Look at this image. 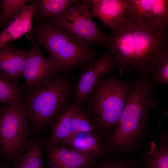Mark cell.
<instances>
[{
    "label": "cell",
    "instance_id": "obj_1",
    "mask_svg": "<svg viewBox=\"0 0 168 168\" xmlns=\"http://www.w3.org/2000/svg\"><path fill=\"white\" fill-rule=\"evenodd\" d=\"M168 44L167 29L154 19L136 22L124 16L108 35L105 46L114 57L119 76L135 72L148 77L156 59Z\"/></svg>",
    "mask_w": 168,
    "mask_h": 168
},
{
    "label": "cell",
    "instance_id": "obj_2",
    "mask_svg": "<svg viewBox=\"0 0 168 168\" xmlns=\"http://www.w3.org/2000/svg\"><path fill=\"white\" fill-rule=\"evenodd\" d=\"M76 89L71 76L59 73L45 85L23 90L21 103L28 117L31 136L41 134L60 112L72 105Z\"/></svg>",
    "mask_w": 168,
    "mask_h": 168
},
{
    "label": "cell",
    "instance_id": "obj_3",
    "mask_svg": "<svg viewBox=\"0 0 168 168\" xmlns=\"http://www.w3.org/2000/svg\"><path fill=\"white\" fill-rule=\"evenodd\" d=\"M118 75L113 71L100 77L81 106L103 139L118 123L133 85L132 78L121 80Z\"/></svg>",
    "mask_w": 168,
    "mask_h": 168
},
{
    "label": "cell",
    "instance_id": "obj_4",
    "mask_svg": "<svg viewBox=\"0 0 168 168\" xmlns=\"http://www.w3.org/2000/svg\"><path fill=\"white\" fill-rule=\"evenodd\" d=\"M132 79V88L109 139L111 148L126 147L134 143L146 127L151 110L158 105L153 96L158 86L151 78L137 74Z\"/></svg>",
    "mask_w": 168,
    "mask_h": 168
},
{
    "label": "cell",
    "instance_id": "obj_5",
    "mask_svg": "<svg viewBox=\"0 0 168 168\" xmlns=\"http://www.w3.org/2000/svg\"><path fill=\"white\" fill-rule=\"evenodd\" d=\"M33 39L43 46L55 63L60 73L76 68L82 70L96 60L100 53L66 31L52 26L49 20L34 19Z\"/></svg>",
    "mask_w": 168,
    "mask_h": 168
},
{
    "label": "cell",
    "instance_id": "obj_6",
    "mask_svg": "<svg viewBox=\"0 0 168 168\" xmlns=\"http://www.w3.org/2000/svg\"><path fill=\"white\" fill-rule=\"evenodd\" d=\"M31 136L26 112L21 102L0 107L1 160L12 162L25 152Z\"/></svg>",
    "mask_w": 168,
    "mask_h": 168
},
{
    "label": "cell",
    "instance_id": "obj_7",
    "mask_svg": "<svg viewBox=\"0 0 168 168\" xmlns=\"http://www.w3.org/2000/svg\"><path fill=\"white\" fill-rule=\"evenodd\" d=\"M91 0H77L62 15L51 20L62 29L89 46L105 45L108 35L101 31L91 14Z\"/></svg>",
    "mask_w": 168,
    "mask_h": 168
},
{
    "label": "cell",
    "instance_id": "obj_8",
    "mask_svg": "<svg viewBox=\"0 0 168 168\" xmlns=\"http://www.w3.org/2000/svg\"><path fill=\"white\" fill-rule=\"evenodd\" d=\"M26 38L31 43L28 51L23 73L25 79L22 90L33 86H44L54 75L60 73L54 62L49 57H45L41 52L38 44L33 39L31 33H27Z\"/></svg>",
    "mask_w": 168,
    "mask_h": 168
},
{
    "label": "cell",
    "instance_id": "obj_9",
    "mask_svg": "<svg viewBox=\"0 0 168 168\" xmlns=\"http://www.w3.org/2000/svg\"><path fill=\"white\" fill-rule=\"evenodd\" d=\"M115 67L114 57L108 51L86 66L78 77L72 104L76 106H82L100 78L112 72Z\"/></svg>",
    "mask_w": 168,
    "mask_h": 168
},
{
    "label": "cell",
    "instance_id": "obj_10",
    "mask_svg": "<svg viewBox=\"0 0 168 168\" xmlns=\"http://www.w3.org/2000/svg\"><path fill=\"white\" fill-rule=\"evenodd\" d=\"M47 161L43 168H92L97 158L66 145L54 146L44 142Z\"/></svg>",
    "mask_w": 168,
    "mask_h": 168
},
{
    "label": "cell",
    "instance_id": "obj_11",
    "mask_svg": "<svg viewBox=\"0 0 168 168\" xmlns=\"http://www.w3.org/2000/svg\"><path fill=\"white\" fill-rule=\"evenodd\" d=\"M28 51L7 43L0 46V70L16 86L23 77Z\"/></svg>",
    "mask_w": 168,
    "mask_h": 168
},
{
    "label": "cell",
    "instance_id": "obj_12",
    "mask_svg": "<svg viewBox=\"0 0 168 168\" xmlns=\"http://www.w3.org/2000/svg\"><path fill=\"white\" fill-rule=\"evenodd\" d=\"M91 14L103 26L114 30L124 16L128 0H91Z\"/></svg>",
    "mask_w": 168,
    "mask_h": 168
},
{
    "label": "cell",
    "instance_id": "obj_13",
    "mask_svg": "<svg viewBox=\"0 0 168 168\" xmlns=\"http://www.w3.org/2000/svg\"><path fill=\"white\" fill-rule=\"evenodd\" d=\"M36 12L35 5L29 1L13 21L3 28L0 33V46L9 42L13 43L26 34H34L33 19Z\"/></svg>",
    "mask_w": 168,
    "mask_h": 168
},
{
    "label": "cell",
    "instance_id": "obj_14",
    "mask_svg": "<svg viewBox=\"0 0 168 168\" xmlns=\"http://www.w3.org/2000/svg\"><path fill=\"white\" fill-rule=\"evenodd\" d=\"M59 145H66L83 153L98 157L108 155L106 145L102 138L95 132H77Z\"/></svg>",
    "mask_w": 168,
    "mask_h": 168
},
{
    "label": "cell",
    "instance_id": "obj_15",
    "mask_svg": "<svg viewBox=\"0 0 168 168\" xmlns=\"http://www.w3.org/2000/svg\"><path fill=\"white\" fill-rule=\"evenodd\" d=\"M45 140L41 134L32 135L24 153L12 162V168H43L42 155Z\"/></svg>",
    "mask_w": 168,
    "mask_h": 168
},
{
    "label": "cell",
    "instance_id": "obj_16",
    "mask_svg": "<svg viewBox=\"0 0 168 168\" xmlns=\"http://www.w3.org/2000/svg\"><path fill=\"white\" fill-rule=\"evenodd\" d=\"M77 107L72 104L58 115L52 124L49 136L45 140V143L58 146L69 137L71 131L72 114Z\"/></svg>",
    "mask_w": 168,
    "mask_h": 168
},
{
    "label": "cell",
    "instance_id": "obj_17",
    "mask_svg": "<svg viewBox=\"0 0 168 168\" xmlns=\"http://www.w3.org/2000/svg\"><path fill=\"white\" fill-rule=\"evenodd\" d=\"M77 0H30L35 5L37 12L33 19L51 20L60 16Z\"/></svg>",
    "mask_w": 168,
    "mask_h": 168
},
{
    "label": "cell",
    "instance_id": "obj_18",
    "mask_svg": "<svg viewBox=\"0 0 168 168\" xmlns=\"http://www.w3.org/2000/svg\"><path fill=\"white\" fill-rule=\"evenodd\" d=\"M164 141L162 140L157 145L153 143L148 154L137 164L138 168H168L167 144Z\"/></svg>",
    "mask_w": 168,
    "mask_h": 168
},
{
    "label": "cell",
    "instance_id": "obj_19",
    "mask_svg": "<svg viewBox=\"0 0 168 168\" xmlns=\"http://www.w3.org/2000/svg\"><path fill=\"white\" fill-rule=\"evenodd\" d=\"M125 16L129 21L140 22L153 19L152 0H128Z\"/></svg>",
    "mask_w": 168,
    "mask_h": 168
},
{
    "label": "cell",
    "instance_id": "obj_20",
    "mask_svg": "<svg viewBox=\"0 0 168 168\" xmlns=\"http://www.w3.org/2000/svg\"><path fill=\"white\" fill-rule=\"evenodd\" d=\"M157 86L168 85V46L160 53L153 63L148 77Z\"/></svg>",
    "mask_w": 168,
    "mask_h": 168
},
{
    "label": "cell",
    "instance_id": "obj_21",
    "mask_svg": "<svg viewBox=\"0 0 168 168\" xmlns=\"http://www.w3.org/2000/svg\"><path fill=\"white\" fill-rule=\"evenodd\" d=\"M22 91L21 86H16L0 70V104L11 105L20 102Z\"/></svg>",
    "mask_w": 168,
    "mask_h": 168
},
{
    "label": "cell",
    "instance_id": "obj_22",
    "mask_svg": "<svg viewBox=\"0 0 168 168\" xmlns=\"http://www.w3.org/2000/svg\"><path fill=\"white\" fill-rule=\"evenodd\" d=\"M29 0H2L0 3L2 12L0 28L9 24L28 4Z\"/></svg>",
    "mask_w": 168,
    "mask_h": 168
},
{
    "label": "cell",
    "instance_id": "obj_23",
    "mask_svg": "<svg viewBox=\"0 0 168 168\" xmlns=\"http://www.w3.org/2000/svg\"><path fill=\"white\" fill-rule=\"evenodd\" d=\"M79 132L96 133L93 124L82 106L76 107L73 112L71 133L67 138Z\"/></svg>",
    "mask_w": 168,
    "mask_h": 168
},
{
    "label": "cell",
    "instance_id": "obj_24",
    "mask_svg": "<svg viewBox=\"0 0 168 168\" xmlns=\"http://www.w3.org/2000/svg\"><path fill=\"white\" fill-rule=\"evenodd\" d=\"M136 162L129 160L115 159L107 155L97 157L92 168H136Z\"/></svg>",
    "mask_w": 168,
    "mask_h": 168
},
{
    "label": "cell",
    "instance_id": "obj_25",
    "mask_svg": "<svg viewBox=\"0 0 168 168\" xmlns=\"http://www.w3.org/2000/svg\"><path fill=\"white\" fill-rule=\"evenodd\" d=\"M153 19L162 28L168 27V0H152Z\"/></svg>",
    "mask_w": 168,
    "mask_h": 168
},
{
    "label": "cell",
    "instance_id": "obj_26",
    "mask_svg": "<svg viewBox=\"0 0 168 168\" xmlns=\"http://www.w3.org/2000/svg\"><path fill=\"white\" fill-rule=\"evenodd\" d=\"M0 168H12L11 161L10 160H1Z\"/></svg>",
    "mask_w": 168,
    "mask_h": 168
},
{
    "label": "cell",
    "instance_id": "obj_27",
    "mask_svg": "<svg viewBox=\"0 0 168 168\" xmlns=\"http://www.w3.org/2000/svg\"><path fill=\"white\" fill-rule=\"evenodd\" d=\"M1 160V148L0 145V161Z\"/></svg>",
    "mask_w": 168,
    "mask_h": 168
},
{
    "label": "cell",
    "instance_id": "obj_28",
    "mask_svg": "<svg viewBox=\"0 0 168 168\" xmlns=\"http://www.w3.org/2000/svg\"><path fill=\"white\" fill-rule=\"evenodd\" d=\"M1 10V4L0 3V11ZM0 15H1V13H0Z\"/></svg>",
    "mask_w": 168,
    "mask_h": 168
}]
</instances>
